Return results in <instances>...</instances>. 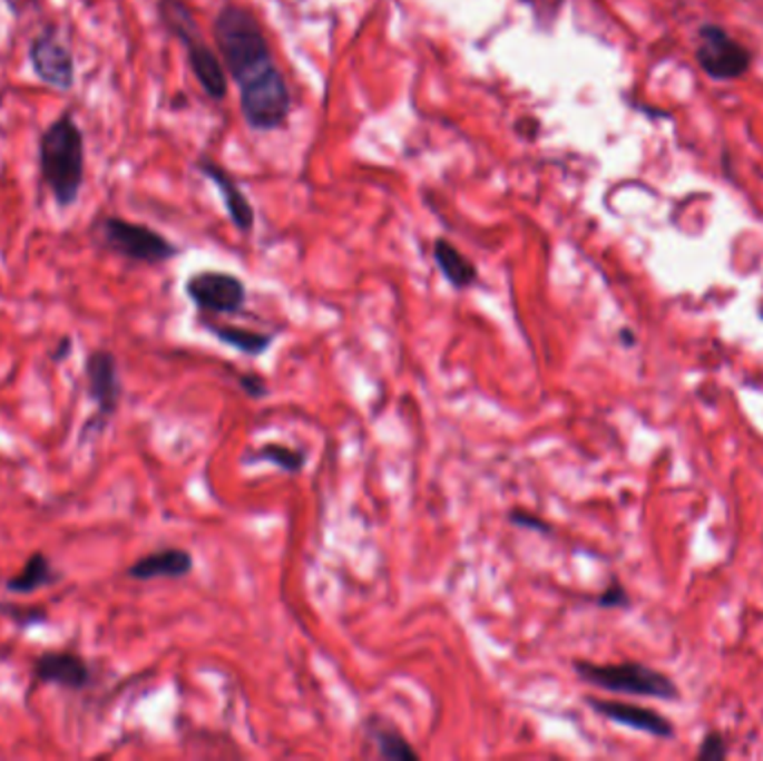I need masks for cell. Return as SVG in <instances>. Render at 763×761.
<instances>
[{
	"label": "cell",
	"instance_id": "obj_1",
	"mask_svg": "<svg viewBox=\"0 0 763 761\" xmlns=\"http://www.w3.org/2000/svg\"><path fill=\"white\" fill-rule=\"evenodd\" d=\"M222 64L237 86L277 68L257 17L242 6H224L213 26Z\"/></svg>",
	"mask_w": 763,
	"mask_h": 761
},
{
	"label": "cell",
	"instance_id": "obj_2",
	"mask_svg": "<svg viewBox=\"0 0 763 761\" xmlns=\"http://www.w3.org/2000/svg\"><path fill=\"white\" fill-rule=\"evenodd\" d=\"M41 170L59 206H75L86 179L84 133L72 115L50 124L41 139Z\"/></svg>",
	"mask_w": 763,
	"mask_h": 761
},
{
	"label": "cell",
	"instance_id": "obj_3",
	"mask_svg": "<svg viewBox=\"0 0 763 761\" xmlns=\"http://www.w3.org/2000/svg\"><path fill=\"white\" fill-rule=\"evenodd\" d=\"M159 17L173 37L182 41L188 52V66L213 101H224L228 95V72L222 59L204 41L193 10L184 0H159Z\"/></svg>",
	"mask_w": 763,
	"mask_h": 761
},
{
	"label": "cell",
	"instance_id": "obj_4",
	"mask_svg": "<svg viewBox=\"0 0 763 761\" xmlns=\"http://www.w3.org/2000/svg\"><path fill=\"white\" fill-rule=\"evenodd\" d=\"M571 667L578 674V679H583L585 683L609 690V692L652 696V699H663V701H676L681 696L678 685L667 674L636 661H623V663L574 661Z\"/></svg>",
	"mask_w": 763,
	"mask_h": 761
},
{
	"label": "cell",
	"instance_id": "obj_5",
	"mask_svg": "<svg viewBox=\"0 0 763 761\" xmlns=\"http://www.w3.org/2000/svg\"><path fill=\"white\" fill-rule=\"evenodd\" d=\"M239 108L253 130L271 133L286 124L291 115V92L277 68L239 86Z\"/></svg>",
	"mask_w": 763,
	"mask_h": 761
},
{
	"label": "cell",
	"instance_id": "obj_6",
	"mask_svg": "<svg viewBox=\"0 0 763 761\" xmlns=\"http://www.w3.org/2000/svg\"><path fill=\"white\" fill-rule=\"evenodd\" d=\"M99 235L110 251L133 262L164 264L179 255V248L157 231L119 217H106L99 226Z\"/></svg>",
	"mask_w": 763,
	"mask_h": 761
},
{
	"label": "cell",
	"instance_id": "obj_7",
	"mask_svg": "<svg viewBox=\"0 0 763 761\" xmlns=\"http://www.w3.org/2000/svg\"><path fill=\"white\" fill-rule=\"evenodd\" d=\"M696 61L716 81L741 79L752 64V55L718 26H703L696 39Z\"/></svg>",
	"mask_w": 763,
	"mask_h": 761
},
{
	"label": "cell",
	"instance_id": "obj_8",
	"mask_svg": "<svg viewBox=\"0 0 763 761\" xmlns=\"http://www.w3.org/2000/svg\"><path fill=\"white\" fill-rule=\"evenodd\" d=\"M186 295L202 313L235 315L244 309L248 291L237 275L222 271H202L186 282Z\"/></svg>",
	"mask_w": 763,
	"mask_h": 761
},
{
	"label": "cell",
	"instance_id": "obj_9",
	"mask_svg": "<svg viewBox=\"0 0 763 761\" xmlns=\"http://www.w3.org/2000/svg\"><path fill=\"white\" fill-rule=\"evenodd\" d=\"M86 378H88V398L97 404L99 418L108 420L117 413L124 396L121 378H119V362L113 351L97 349L86 360Z\"/></svg>",
	"mask_w": 763,
	"mask_h": 761
},
{
	"label": "cell",
	"instance_id": "obj_10",
	"mask_svg": "<svg viewBox=\"0 0 763 761\" xmlns=\"http://www.w3.org/2000/svg\"><path fill=\"white\" fill-rule=\"evenodd\" d=\"M30 61L37 77L57 88V90H72L75 88V59L72 52L52 35H43L35 39L30 46Z\"/></svg>",
	"mask_w": 763,
	"mask_h": 761
},
{
	"label": "cell",
	"instance_id": "obj_11",
	"mask_svg": "<svg viewBox=\"0 0 763 761\" xmlns=\"http://www.w3.org/2000/svg\"><path fill=\"white\" fill-rule=\"evenodd\" d=\"M32 676L37 683H52L63 690H84L92 681V670L84 656L68 650L43 652L35 665Z\"/></svg>",
	"mask_w": 763,
	"mask_h": 761
},
{
	"label": "cell",
	"instance_id": "obj_12",
	"mask_svg": "<svg viewBox=\"0 0 763 761\" xmlns=\"http://www.w3.org/2000/svg\"><path fill=\"white\" fill-rule=\"evenodd\" d=\"M585 703L603 714L609 721H616L620 725L647 732L652 736L658 739H672L674 736V725L669 719H665L661 712L649 710V708H640V705H632V703H623V701H607V699H596V696H585Z\"/></svg>",
	"mask_w": 763,
	"mask_h": 761
},
{
	"label": "cell",
	"instance_id": "obj_13",
	"mask_svg": "<svg viewBox=\"0 0 763 761\" xmlns=\"http://www.w3.org/2000/svg\"><path fill=\"white\" fill-rule=\"evenodd\" d=\"M195 567V558L188 549L182 547H166V549H157L153 554H146L141 558H137L130 567H128V576L135 580H155V578H184L193 572Z\"/></svg>",
	"mask_w": 763,
	"mask_h": 761
},
{
	"label": "cell",
	"instance_id": "obj_14",
	"mask_svg": "<svg viewBox=\"0 0 763 761\" xmlns=\"http://www.w3.org/2000/svg\"><path fill=\"white\" fill-rule=\"evenodd\" d=\"M197 168L215 182V186L222 191V197H224V206L235 224L237 231L242 233H251L253 226H255V211L251 206V202L246 199V195L242 193V188L235 184V179L219 166L215 164L213 159L208 157H202Z\"/></svg>",
	"mask_w": 763,
	"mask_h": 761
},
{
	"label": "cell",
	"instance_id": "obj_15",
	"mask_svg": "<svg viewBox=\"0 0 763 761\" xmlns=\"http://www.w3.org/2000/svg\"><path fill=\"white\" fill-rule=\"evenodd\" d=\"M433 260L440 269V273L444 275V280L458 289V291H464L469 286H473L478 282V269L476 264L464 257L449 240L440 237L436 240L433 244Z\"/></svg>",
	"mask_w": 763,
	"mask_h": 761
},
{
	"label": "cell",
	"instance_id": "obj_16",
	"mask_svg": "<svg viewBox=\"0 0 763 761\" xmlns=\"http://www.w3.org/2000/svg\"><path fill=\"white\" fill-rule=\"evenodd\" d=\"M61 580V574L55 569L52 560L43 552L30 554L23 569L6 580V589L12 594H35L43 587L57 585Z\"/></svg>",
	"mask_w": 763,
	"mask_h": 761
},
{
	"label": "cell",
	"instance_id": "obj_17",
	"mask_svg": "<svg viewBox=\"0 0 763 761\" xmlns=\"http://www.w3.org/2000/svg\"><path fill=\"white\" fill-rule=\"evenodd\" d=\"M366 730H369V739L375 743L378 752L384 759H393V761H404L411 759L415 761L420 754L418 750L407 741V736L389 721L373 716L366 721Z\"/></svg>",
	"mask_w": 763,
	"mask_h": 761
},
{
	"label": "cell",
	"instance_id": "obj_18",
	"mask_svg": "<svg viewBox=\"0 0 763 761\" xmlns=\"http://www.w3.org/2000/svg\"><path fill=\"white\" fill-rule=\"evenodd\" d=\"M208 333H213L219 342L242 351L244 355H251V358H257V355H264L271 344L275 342V335L271 333H260V331H248V329H242V326H231V324H213V322H206L204 324Z\"/></svg>",
	"mask_w": 763,
	"mask_h": 761
},
{
	"label": "cell",
	"instance_id": "obj_19",
	"mask_svg": "<svg viewBox=\"0 0 763 761\" xmlns=\"http://www.w3.org/2000/svg\"><path fill=\"white\" fill-rule=\"evenodd\" d=\"M253 460L273 462L286 474H300L306 467V451L295 449V447H286L280 442H268L255 451Z\"/></svg>",
	"mask_w": 763,
	"mask_h": 761
},
{
	"label": "cell",
	"instance_id": "obj_20",
	"mask_svg": "<svg viewBox=\"0 0 763 761\" xmlns=\"http://www.w3.org/2000/svg\"><path fill=\"white\" fill-rule=\"evenodd\" d=\"M0 614H6L8 618L19 623L21 627L48 623V609L35 607V605L23 607V605H14V603H3V605H0Z\"/></svg>",
	"mask_w": 763,
	"mask_h": 761
},
{
	"label": "cell",
	"instance_id": "obj_21",
	"mask_svg": "<svg viewBox=\"0 0 763 761\" xmlns=\"http://www.w3.org/2000/svg\"><path fill=\"white\" fill-rule=\"evenodd\" d=\"M696 757H698V759H710V761L725 759V757H727V745H725L721 732H716V730L707 732V734L703 736V741H701V748H698Z\"/></svg>",
	"mask_w": 763,
	"mask_h": 761
},
{
	"label": "cell",
	"instance_id": "obj_22",
	"mask_svg": "<svg viewBox=\"0 0 763 761\" xmlns=\"http://www.w3.org/2000/svg\"><path fill=\"white\" fill-rule=\"evenodd\" d=\"M509 523L520 527V529H529V531H538V534H551L554 531L547 520H542L540 516H536L531 511H522V509L509 511Z\"/></svg>",
	"mask_w": 763,
	"mask_h": 761
},
{
	"label": "cell",
	"instance_id": "obj_23",
	"mask_svg": "<svg viewBox=\"0 0 763 761\" xmlns=\"http://www.w3.org/2000/svg\"><path fill=\"white\" fill-rule=\"evenodd\" d=\"M596 605H600V607H627L629 596L620 583H612L605 592H600L596 596Z\"/></svg>",
	"mask_w": 763,
	"mask_h": 761
},
{
	"label": "cell",
	"instance_id": "obj_24",
	"mask_svg": "<svg viewBox=\"0 0 763 761\" xmlns=\"http://www.w3.org/2000/svg\"><path fill=\"white\" fill-rule=\"evenodd\" d=\"M239 387L244 389L246 396L260 400L268 393V384L260 373H239Z\"/></svg>",
	"mask_w": 763,
	"mask_h": 761
},
{
	"label": "cell",
	"instance_id": "obj_25",
	"mask_svg": "<svg viewBox=\"0 0 763 761\" xmlns=\"http://www.w3.org/2000/svg\"><path fill=\"white\" fill-rule=\"evenodd\" d=\"M70 353H72V338L66 335V338H61L59 344L50 351V358H52L55 362H63Z\"/></svg>",
	"mask_w": 763,
	"mask_h": 761
},
{
	"label": "cell",
	"instance_id": "obj_26",
	"mask_svg": "<svg viewBox=\"0 0 763 761\" xmlns=\"http://www.w3.org/2000/svg\"><path fill=\"white\" fill-rule=\"evenodd\" d=\"M629 333H632V331H627V329H625V331H620V340L625 342V347H632V344L636 342V340H634V335H629Z\"/></svg>",
	"mask_w": 763,
	"mask_h": 761
},
{
	"label": "cell",
	"instance_id": "obj_27",
	"mask_svg": "<svg viewBox=\"0 0 763 761\" xmlns=\"http://www.w3.org/2000/svg\"><path fill=\"white\" fill-rule=\"evenodd\" d=\"M761 318H763V309H761Z\"/></svg>",
	"mask_w": 763,
	"mask_h": 761
}]
</instances>
